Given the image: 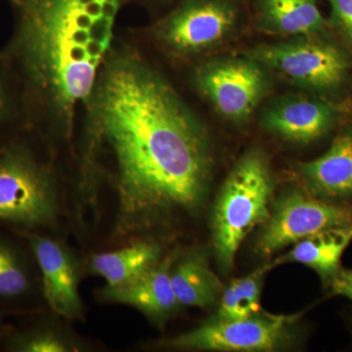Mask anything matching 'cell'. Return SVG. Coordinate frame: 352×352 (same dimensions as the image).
<instances>
[{
  "label": "cell",
  "instance_id": "6da1fadb",
  "mask_svg": "<svg viewBox=\"0 0 352 352\" xmlns=\"http://www.w3.org/2000/svg\"><path fill=\"white\" fill-rule=\"evenodd\" d=\"M97 124L117 175L118 236L135 235L207 196L212 156L207 131L173 87L132 58L116 60L97 97Z\"/></svg>",
  "mask_w": 352,
  "mask_h": 352
},
{
  "label": "cell",
  "instance_id": "7a4b0ae2",
  "mask_svg": "<svg viewBox=\"0 0 352 352\" xmlns=\"http://www.w3.org/2000/svg\"><path fill=\"white\" fill-rule=\"evenodd\" d=\"M22 48L36 82L62 112L91 95L113 43L120 0H44L29 6Z\"/></svg>",
  "mask_w": 352,
  "mask_h": 352
},
{
  "label": "cell",
  "instance_id": "3957f363",
  "mask_svg": "<svg viewBox=\"0 0 352 352\" xmlns=\"http://www.w3.org/2000/svg\"><path fill=\"white\" fill-rule=\"evenodd\" d=\"M274 182L270 161L258 148L238 160L222 185L212 212V242L217 263L232 270L241 244L270 217Z\"/></svg>",
  "mask_w": 352,
  "mask_h": 352
},
{
  "label": "cell",
  "instance_id": "277c9868",
  "mask_svg": "<svg viewBox=\"0 0 352 352\" xmlns=\"http://www.w3.org/2000/svg\"><path fill=\"white\" fill-rule=\"evenodd\" d=\"M59 198L52 178L21 146L0 150V224L16 231L52 226Z\"/></svg>",
  "mask_w": 352,
  "mask_h": 352
},
{
  "label": "cell",
  "instance_id": "5b68a950",
  "mask_svg": "<svg viewBox=\"0 0 352 352\" xmlns=\"http://www.w3.org/2000/svg\"><path fill=\"white\" fill-rule=\"evenodd\" d=\"M249 56L292 82L321 94L339 88L349 69L344 53L335 44L316 36L263 44L252 50Z\"/></svg>",
  "mask_w": 352,
  "mask_h": 352
},
{
  "label": "cell",
  "instance_id": "8992f818",
  "mask_svg": "<svg viewBox=\"0 0 352 352\" xmlns=\"http://www.w3.org/2000/svg\"><path fill=\"white\" fill-rule=\"evenodd\" d=\"M300 314L263 311L247 318H212L201 326L163 342L170 349L208 351H273L288 346Z\"/></svg>",
  "mask_w": 352,
  "mask_h": 352
},
{
  "label": "cell",
  "instance_id": "52a82bcc",
  "mask_svg": "<svg viewBox=\"0 0 352 352\" xmlns=\"http://www.w3.org/2000/svg\"><path fill=\"white\" fill-rule=\"evenodd\" d=\"M351 224L352 205L294 190L280 196L271 207L254 247L261 256H270L324 229Z\"/></svg>",
  "mask_w": 352,
  "mask_h": 352
},
{
  "label": "cell",
  "instance_id": "ba28073f",
  "mask_svg": "<svg viewBox=\"0 0 352 352\" xmlns=\"http://www.w3.org/2000/svg\"><path fill=\"white\" fill-rule=\"evenodd\" d=\"M196 83L217 113L233 122L249 119L270 89L265 67L250 56L208 62L197 72Z\"/></svg>",
  "mask_w": 352,
  "mask_h": 352
},
{
  "label": "cell",
  "instance_id": "9c48e42d",
  "mask_svg": "<svg viewBox=\"0 0 352 352\" xmlns=\"http://www.w3.org/2000/svg\"><path fill=\"white\" fill-rule=\"evenodd\" d=\"M238 19L235 0H186L164 21L160 36L177 52H201L227 38Z\"/></svg>",
  "mask_w": 352,
  "mask_h": 352
},
{
  "label": "cell",
  "instance_id": "30bf717a",
  "mask_svg": "<svg viewBox=\"0 0 352 352\" xmlns=\"http://www.w3.org/2000/svg\"><path fill=\"white\" fill-rule=\"evenodd\" d=\"M17 232L34 256L41 277V291L51 309L65 318L82 316L80 270L75 256L59 241L36 231Z\"/></svg>",
  "mask_w": 352,
  "mask_h": 352
},
{
  "label": "cell",
  "instance_id": "8fae6325",
  "mask_svg": "<svg viewBox=\"0 0 352 352\" xmlns=\"http://www.w3.org/2000/svg\"><path fill=\"white\" fill-rule=\"evenodd\" d=\"M336 119L332 104L302 95L274 99L261 113V124L268 131L300 144H309L327 134Z\"/></svg>",
  "mask_w": 352,
  "mask_h": 352
},
{
  "label": "cell",
  "instance_id": "7c38bea8",
  "mask_svg": "<svg viewBox=\"0 0 352 352\" xmlns=\"http://www.w3.org/2000/svg\"><path fill=\"white\" fill-rule=\"evenodd\" d=\"M173 264V258L166 256L133 283L120 288L104 287L99 295L105 302L135 308L155 323H164L179 307L171 284Z\"/></svg>",
  "mask_w": 352,
  "mask_h": 352
},
{
  "label": "cell",
  "instance_id": "4fadbf2b",
  "mask_svg": "<svg viewBox=\"0 0 352 352\" xmlns=\"http://www.w3.org/2000/svg\"><path fill=\"white\" fill-rule=\"evenodd\" d=\"M305 189L322 200L342 203L352 199V132L337 136L325 154L298 166Z\"/></svg>",
  "mask_w": 352,
  "mask_h": 352
},
{
  "label": "cell",
  "instance_id": "5bb4252c",
  "mask_svg": "<svg viewBox=\"0 0 352 352\" xmlns=\"http://www.w3.org/2000/svg\"><path fill=\"white\" fill-rule=\"evenodd\" d=\"M170 278L179 307H212L226 288L210 267L203 249L192 250L173 264Z\"/></svg>",
  "mask_w": 352,
  "mask_h": 352
},
{
  "label": "cell",
  "instance_id": "9a60e30c",
  "mask_svg": "<svg viewBox=\"0 0 352 352\" xmlns=\"http://www.w3.org/2000/svg\"><path fill=\"white\" fill-rule=\"evenodd\" d=\"M254 6L258 27L276 36H317L326 28L318 0H256Z\"/></svg>",
  "mask_w": 352,
  "mask_h": 352
},
{
  "label": "cell",
  "instance_id": "2e32d148",
  "mask_svg": "<svg viewBox=\"0 0 352 352\" xmlns=\"http://www.w3.org/2000/svg\"><path fill=\"white\" fill-rule=\"evenodd\" d=\"M352 242L351 226L333 227L298 241L291 251L273 261L275 266L285 263H302L318 273L330 284L339 272L340 258Z\"/></svg>",
  "mask_w": 352,
  "mask_h": 352
},
{
  "label": "cell",
  "instance_id": "e0dca14e",
  "mask_svg": "<svg viewBox=\"0 0 352 352\" xmlns=\"http://www.w3.org/2000/svg\"><path fill=\"white\" fill-rule=\"evenodd\" d=\"M34 266L31 250L0 234V309H18L34 298L38 289Z\"/></svg>",
  "mask_w": 352,
  "mask_h": 352
},
{
  "label": "cell",
  "instance_id": "ac0fdd59",
  "mask_svg": "<svg viewBox=\"0 0 352 352\" xmlns=\"http://www.w3.org/2000/svg\"><path fill=\"white\" fill-rule=\"evenodd\" d=\"M156 243L138 241L116 251L100 252L90 258L89 270L105 280V287L120 288L145 275L161 261Z\"/></svg>",
  "mask_w": 352,
  "mask_h": 352
},
{
  "label": "cell",
  "instance_id": "d6986e66",
  "mask_svg": "<svg viewBox=\"0 0 352 352\" xmlns=\"http://www.w3.org/2000/svg\"><path fill=\"white\" fill-rule=\"evenodd\" d=\"M275 267L274 263H265L247 276L234 279L220 296L219 309L212 318L236 320L247 318L263 311L261 305L264 277Z\"/></svg>",
  "mask_w": 352,
  "mask_h": 352
},
{
  "label": "cell",
  "instance_id": "ffe728a7",
  "mask_svg": "<svg viewBox=\"0 0 352 352\" xmlns=\"http://www.w3.org/2000/svg\"><path fill=\"white\" fill-rule=\"evenodd\" d=\"M2 349L11 352H72L82 346L69 333L48 323L9 329L0 338Z\"/></svg>",
  "mask_w": 352,
  "mask_h": 352
},
{
  "label": "cell",
  "instance_id": "44dd1931",
  "mask_svg": "<svg viewBox=\"0 0 352 352\" xmlns=\"http://www.w3.org/2000/svg\"><path fill=\"white\" fill-rule=\"evenodd\" d=\"M331 21L338 32L352 45V0H327Z\"/></svg>",
  "mask_w": 352,
  "mask_h": 352
},
{
  "label": "cell",
  "instance_id": "7402d4cb",
  "mask_svg": "<svg viewBox=\"0 0 352 352\" xmlns=\"http://www.w3.org/2000/svg\"><path fill=\"white\" fill-rule=\"evenodd\" d=\"M333 295L342 296L352 302V270H339L330 282Z\"/></svg>",
  "mask_w": 352,
  "mask_h": 352
},
{
  "label": "cell",
  "instance_id": "603a6c76",
  "mask_svg": "<svg viewBox=\"0 0 352 352\" xmlns=\"http://www.w3.org/2000/svg\"><path fill=\"white\" fill-rule=\"evenodd\" d=\"M4 314H6V311L0 309V338L10 329L6 325V322H4Z\"/></svg>",
  "mask_w": 352,
  "mask_h": 352
},
{
  "label": "cell",
  "instance_id": "cb8c5ba5",
  "mask_svg": "<svg viewBox=\"0 0 352 352\" xmlns=\"http://www.w3.org/2000/svg\"><path fill=\"white\" fill-rule=\"evenodd\" d=\"M18 1L24 2V3L31 6V4L38 3V2L44 1V0H18Z\"/></svg>",
  "mask_w": 352,
  "mask_h": 352
},
{
  "label": "cell",
  "instance_id": "d4e9b609",
  "mask_svg": "<svg viewBox=\"0 0 352 352\" xmlns=\"http://www.w3.org/2000/svg\"><path fill=\"white\" fill-rule=\"evenodd\" d=\"M2 105H3V100H2L1 92H0V111H1Z\"/></svg>",
  "mask_w": 352,
  "mask_h": 352
}]
</instances>
